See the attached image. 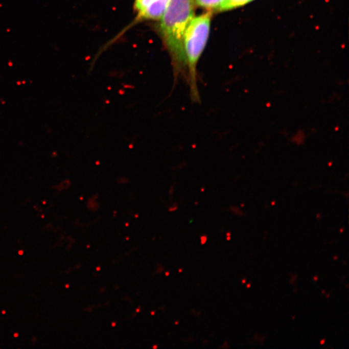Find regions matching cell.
Here are the masks:
<instances>
[{
	"instance_id": "6da1fadb",
	"label": "cell",
	"mask_w": 349,
	"mask_h": 349,
	"mask_svg": "<svg viewBox=\"0 0 349 349\" xmlns=\"http://www.w3.org/2000/svg\"><path fill=\"white\" fill-rule=\"evenodd\" d=\"M195 7L194 0H171L158 21V33L169 54L175 76L188 77L183 40L187 27L195 16Z\"/></svg>"
},
{
	"instance_id": "7a4b0ae2",
	"label": "cell",
	"mask_w": 349,
	"mask_h": 349,
	"mask_svg": "<svg viewBox=\"0 0 349 349\" xmlns=\"http://www.w3.org/2000/svg\"><path fill=\"white\" fill-rule=\"evenodd\" d=\"M212 16L213 13L206 11L201 15L195 16L187 27L183 40L188 80L194 101L199 99L196 82L197 65L208 41Z\"/></svg>"
},
{
	"instance_id": "3957f363",
	"label": "cell",
	"mask_w": 349,
	"mask_h": 349,
	"mask_svg": "<svg viewBox=\"0 0 349 349\" xmlns=\"http://www.w3.org/2000/svg\"><path fill=\"white\" fill-rule=\"evenodd\" d=\"M171 0H135V23L159 21L169 6Z\"/></svg>"
},
{
	"instance_id": "277c9868",
	"label": "cell",
	"mask_w": 349,
	"mask_h": 349,
	"mask_svg": "<svg viewBox=\"0 0 349 349\" xmlns=\"http://www.w3.org/2000/svg\"><path fill=\"white\" fill-rule=\"evenodd\" d=\"M228 0H194L195 6L212 13H222Z\"/></svg>"
},
{
	"instance_id": "5b68a950",
	"label": "cell",
	"mask_w": 349,
	"mask_h": 349,
	"mask_svg": "<svg viewBox=\"0 0 349 349\" xmlns=\"http://www.w3.org/2000/svg\"><path fill=\"white\" fill-rule=\"evenodd\" d=\"M254 0H228L222 9V12L231 11L246 6Z\"/></svg>"
},
{
	"instance_id": "8992f818",
	"label": "cell",
	"mask_w": 349,
	"mask_h": 349,
	"mask_svg": "<svg viewBox=\"0 0 349 349\" xmlns=\"http://www.w3.org/2000/svg\"><path fill=\"white\" fill-rule=\"evenodd\" d=\"M201 239V244H202V245H204V244L206 242L207 236H202Z\"/></svg>"
},
{
	"instance_id": "52a82bcc",
	"label": "cell",
	"mask_w": 349,
	"mask_h": 349,
	"mask_svg": "<svg viewBox=\"0 0 349 349\" xmlns=\"http://www.w3.org/2000/svg\"><path fill=\"white\" fill-rule=\"evenodd\" d=\"M324 342H325V339H323V340H321V341H320L321 345H323Z\"/></svg>"
},
{
	"instance_id": "ba28073f",
	"label": "cell",
	"mask_w": 349,
	"mask_h": 349,
	"mask_svg": "<svg viewBox=\"0 0 349 349\" xmlns=\"http://www.w3.org/2000/svg\"><path fill=\"white\" fill-rule=\"evenodd\" d=\"M338 259V255H334L333 257V260H337Z\"/></svg>"
},
{
	"instance_id": "9c48e42d",
	"label": "cell",
	"mask_w": 349,
	"mask_h": 349,
	"mask_svg": "<svg viewBox=\"0 0 349 349\" xmlns=\"http://www.w3.org/2000/svg\"><path fill=\"white\" fill-rule=\"evenodd\" d=\"M318 276L314 277V281H315V282H316V281H318Z\"/></svg>"
},
{
	"instance_id": "30bf717a",
	"label": "cell",
	"mask_w": 349,
	"mask_h": 349,
	"mask_svg": "<svg viewBox=\"0 0 349 349\" xmlns=\"http://www.w3.org/2000/svg\"><path fill=\"white\" fill-rule=\"evenodd\" d=\"M241 282H242V283H243V284H245V283H246V280L244 279L242 281H241Z\"/></svg>"
},
{
	"instance_id": "8fae6325",
	"label": "cell",
	"mask_w": 349,
	"mask_h": 349,
	"mask_svg": "<svg viewBox=\"0 0 349 349\" xmlns=\"http://www.w3.org/2000/svg\"><path fill=\"white\" fill-rule=\"evenodd\" d=\"M226 239H227V240H228V241H230V239H231V236L227 237Z\"/></svg>"
},
{
	"instance_id": "7c38bea8",
	"label": "cell",
	"mask_w": 349,
	"mask_h": 349,
	"mask_svg": "<svg viewBox=\"0 0 349 349\" xmlns=\"http://www.w3.org/2000/svg\"><path fill=\"white\" fill-rule=\"evenodd\" d=\"M251 287V283H249L247 285H246V287L247 288H250Z\"/></svg>"
},
{
	"instance_id": "4fadbf2b",
	"label": "cell",
	"mask_w": 349,
	"mask_h": 349,
	"mask_svg": "<svg viewBox=\"0 0 349 349\" xmlns=\"http://www.w3.org/2000/svg\"><path fill=\"white\" fill-rule=\"evenodd\" d=\"M226 236H227V237L231 236V233L230 232L226 233Z\"/></svg>"
},
{
	"instance_id": "5bb4252c",
	"label": "cell",
	"mask_w": 349,
	"mask_h": 349,
	"mask_svg": "<svg viewBox=\"0 0 349 349\" xmlns=\"http://www.w3.org/2000/svg\"><path fill=\"white\" fill-rule=\"evenodd\" d=\"M343 231H344V228H341V229H340V233L343 232Z\"/></svg>"
},
{
	"instance_id": "9a60e30c",
	"label": "cell",
	"mask_w": 349,
	"mask_h": 349,
	"mask_svg": "<svg viewBox=\"0 0 349 349\" xmlns=\"http://www.w3.org/2000/svg\"><path fill=\"white\" fill-rule=\"evenodd\" d=\"M324 292H325V291H324V290H323V291H322V294H324Z\"/></svg>"
},
{
	"instance_id": "2e32d148",
	"label": "cell",
	"mask_w": 349,
	"mask_h": 349,
	"mask_svg": "<svg viewBox=\"0 0 349 349\" xmlns=\"http://www.w3.org/2000/svg\"><path fill=\"white\" fill-rule=\"evenodd\" d=\"M330 296V294L327 295V297H329Z\"/></svg>"
},
{
	"instance_id": "e0dca14e",
	"label": "cell",
	"mask_w": 349,
	"mask_h": 349,
	"mask_svg": "<svg viewBox=\"0 0 349 349\" xmlns=\"http://www.w3.org/2000/svg\"><path fill=\"white\" fill-rule=\"evenodd\" d=\"M169 274H170L169 272H167V274H166V275H169Z\"/></svg>"
}]
</instances>
